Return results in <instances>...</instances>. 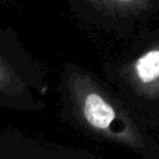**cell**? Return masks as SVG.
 I'll return each instance as SVG.
<instances>
[{"instance_id":"6da1fadb","label":"cell","mask_w":159,"mask_h":159,"mask_svg":"<svg viewBox=\"0 0 159 159\" xmlns=\"http://www.w3.org/2000/svg\"><path fill=\"white\" fill-rule=\"evenodd\" d=\"M56 91L61 119L74 129L138 154H155L148 127L102 77L70 63L59 75Z\"/></svg>"},{"instance_id":"7a4b0ae2","label":"cell","mask_w":159,"mask_h":159,"mask_svg":"<svg viewBox=\"0 0 159 159\" xmlns=\"http://www.w3.org/2000/svg\"><path fill=\"white\" fill-rule=\"evenodd\" d=\"M103 73L147 127L159 121V30L133 36L120 55L105 61Z\"/></svg>"},{"instance_id":"3957f363","label":"cell","mask_w":159,"mask_h":159,"mask_svg":"<svg viewBox=\"0 0 159 159\" xmlns=\"http://www.w3.org/2000/svg\"><path fill=\"white\" fill-rule=\"evenodd\" d=\"M46 71L10 28L0 25V107L21 112L45 109Z\"/></svg>"},{"instance_id":"277c9868","label":"cell","mask_w":159,"mask_h":159,"mask_svg":"<svg viewBox=\"0 0 159 159\" xmlns=\"http://www.w3.org/2000/svg\"><path fill=\"white\" fill-rule=\"evenodd\" d=\"M71 11L80 21L119 41L148 30L159 14V0H69Z\"/></svg>"},{"instance_id":"5b68a950","label":"cell","mask_w":159,"mask_h":159,"mask_svg":"<svg viewBox=\"0 0 159 159\" xmlns=\"http://www.w3.org/2000/svg\"><path fill=\"white\" fill-rule=\"evenodd\" d=\"M0 2H6V0H0Z\"/></svg>"}]
</instances>
